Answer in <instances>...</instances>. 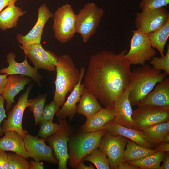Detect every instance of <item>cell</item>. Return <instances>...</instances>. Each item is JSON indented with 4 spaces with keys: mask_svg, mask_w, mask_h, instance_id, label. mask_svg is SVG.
<instances>
[{
    "mask_svg": "<svg viewBox=\"0 0 169 169\" xmlns=\"http://www.w3.org/2000/svg\"><path fill=\"white\" fill-rule=\"evenodd\" d=\"M25 149L29 157L35 161H44L57 164L58 160L53 154L52 149L45 143V138L33 136L28 132L23 137Z\"/></svg>",
    "mask_w": 169,
    "mask_h": 169,
    "instance_id": "cell-14",
    "label": "cell"
},
{
    "mask_svg": "<svg viewBox=\"0 0 169 169\" xmlns=\"http://www.w3.org/2000/svg\"><path fill=\"white\" fill-rule=\"evenodd\" d=\"M79 102L77 113L83 115L87 119L102 108L96 97L85 87Z\"/></svg>",
    "mask_w": 169,
    "mask_h": 169,
    "instance_id": "cell-24",
    "label": "cell"
},
{
    "mask_svg": "<svg viewBox=\"0 0 169 169\" xmlns=\"http://www.w3.org/2000/svg\"><path fill=\"white\" fill-rule=\"evenodd\" d=\"M129 51L125 57L131 64H145L146 62L155 56L156 52L151 44L147 34L138 30H133Z\"/></svg>",
    "mask_w": 169,
    "mask_h": 169,
    "instance_id": "cell-7",
    "label": "cell"
},
{
    "mask_svg": "<svg viewBox=\"0 0 169 169\" xmlns=\"http://www.w3.org/2000/svg\"><path fill=\"white\" fill-rule=\"evenodd\" d=\"M33 86L32 84L27 87L26 90L19 97L17 104L8 113L7 119L3 120L1 126L3 134L8 131H15L23 138L28 132V131L23 128L22 119L24 110L29 105L28 97Z\"/></svg>",
    "mask_w": 169,
    "mask_h": 169,
    "instance_id": "cell-12",
    "label": "cell"
},
{
    "mask_svg": "<svg viewBox=\"0 0 169 169\" xmlns=\"http://www.w3.org/2000/svg\"><path fill=\"white\" fill-rule=\"evenodd\" d=\"M147 35L152 47L156 48L161 57H163L164 47L169 37V18L158 29Z\"/></svg>",
    "mask_w": 169,
    "mask_h": 169,
    "instance_id": "cell-28",
    "label": "cell"
},
{
    "mask_svg": "<svg viewBox=\"0 0 169 169\" xmlns=\"http://www.w3.org/2000/svg\"><path fill=\"white\" fill-rule=\"evenodd\" d=\"M0 169H9L8 154L1 150H0Z\"/></svg>",
    "mask_w": 169,
    "mask_h": 169,
    "instance_id": "cell-38",
    "label": "cell"
},
{
    "mask_svg": "<svg viewBox=\"0 0 169 169\" xmlns=\"http://www.w3.org/2000/svg\"><path fill=\"white\" fill-rule=\"evenodd\" d=\"M8 75L6 74H0V95L3 93L7 83Z\"/></svg>",
    "mask_w": 169,
    "mask_h": 169,
    "instance_id": "cell-41",
    "label": "cell"
},
{
    "mask_svg": "<svg viewBox=\"0 0 169 169\" xmlns=\"http://www.w3.org/2000/svg\"><path fill=\"white\" fill-rule=\"evenodd\" d=\"M20 47L36 68L43 69L49 71L56 70L58 57L54 52L45 50L41 43L21 45Z\"/></svg>",
    "mask_w": 169,
    "mask_h": 169,
    "instance_id": "cell-13",
    "label": "cell"
},
{
    "mask_svg": "<svg viewBox=\"0 0 169 169\" xmlns=\"http://www.w3.org/2000/svg\"><path fill=\"white\" fill-rule=\"evenodd\" d=\"M130 89L129 85L116 101L112 120L121 126L134 129V124L131 117L133 110L129 98Z\"/></svg>",
    "mask_w": 169,
    "mask_h": 169,
    "instance_id": "cell-17",
    "label": "cell"
},
{
    "mask_svg": "<svg viewBox=\"0 0 169 169\" xmlns=\"http://www.w3.org/2000/svg\"><path fill=\"white\" fill-rule=\"evenodd\" d=\"M47 94L41 95L35 98L28 100V107L33 113L34 119V125H37L41 120Z\"/></svg>",
    "mask_w": 169,
    "mask_h": 169,
    "instance_id": "cell-30",
    "label": "cell"
},
{
    "mask_svg": "<svg viewBox=\"0 0 169 169\" xmlns=\"http://www.w3.org/2000/svg\"><path fill=\"white\" fill-rule=\"evenodd\" d=\"M103 8L94 2L86 3L76 14V33L80 34L83 41L86 43L95 33L104 14Z\"/></svg>",
    "mask_w": 169,
    "mask_h": 169,
    "instance_id": "cell-5",
    "label": "cell"
},
{
    "mask_svg": "<svg viewBox=\"0 0 169 169\" xmlns=\"http://www.w3.org/2000/svg\"><path fill=\"white\" fill-rule=\"evenodd\" d=\"M4 99L2 95H0V137L3 134L1 129V124L4 119L7 117L4 106Z\"/></svg>",
    "mask_w": 169,
    "mask_h": 169,
    "instance_id": "cell-37",
    "label": "cell"
},
{
    "mask_svg": "<svg viewBox=\"0 0 169 169\" xmlns=\"http://www.w3.org/2000/svg\"><path fill=\"white\" fill-rule=\"evenodd\" d=\"M15 54L12 52L7 55V62L8 66L0 69V73L6 74L8 75L13 74L22 75L31 77L38 84L40 83L42 77L35 67H32L28 64L26 56L24 61L18 63L15 60Z\"/></svg>",
    "mask_w": 169,
    "mask_h": 169,
    "instance_id": "cell-16",
    "label": "cell"
},
{
    "mask_svg": "<svg viewBox=\"0 0 169 169\" xmlns=\"http://www.w3.org/2000/svg\"><path fill=\"white\" fill-rule=\"evenodd\" d=\"M150 63L153 67L159 70L163 71V72L169 74V44L167 45V51L163 57L154 56L151 59Z\"/></svg>",
    "mask_w": 169,
    "mask_h": 169,
    "instance_id": "cell-34",
    "label": "cell"
},
{
    "mask_svg": "<svg viewBox=\"0 0 169 169\" xmlns=\"http://www.w3.org/2000/svg\"><path fill=\"white\" fill-rule=\"evenodd\" d=\"M26 12L15 5L10 4L0 13V29L3 31L16 28L19 18L24 15Z\"/></svg>",
    "mask_w": 169,
    "mask_h": 169,
    "instance_id": "cell-25",
    "label": "cell"
},
{
    "mask_svg": "<svg viewBox=\"0 0 169 169\" xmlns=\"http://www.w3.org/2000/svg\"><path fill=\"white\" fill-rule=\"evenodd\" d=\"M137 107L169 106V77L168 76L157 84L137 105Z\"/></svg>",
    "mask_w": 169,
    "mask_h": 169,
    "instance_id": "cell-18",
    "label": "cell"
},
{
    "mask_svg": "<svg viewBox=\"0 0 169 169\" xmlns=\"http://www.w3.org/2000/svg\"><path fill=\"white\" fill-rule=\"evenodd\" d=\"M76 169H94V166L92 165H89V166L85 165L83 161H81L78 165Z\"/></svg>",
    "mask_w": 169,
    "mask_h": 169,
    "instance_id": "cell-45",
    "label": "cell"
},
{
    "mask_svg": "<svg viewBox=\"0 0 169 169\" xmlns=\"http://www.w3.org/2000/svg\"><path fill=\"white\" fill-rule=\"evenodd\" d=\"M167 75L162 71L146 64L131 71L129 79V98L131 106L139 103Z\"/></svg>",
    "mask_w": 169,
    "mask_h": 169,
    "instance_id": "cell-2",
    "label": "cell"
},
{
    "mask_svg": "<svg viewBox=\"0 0 169 169\" xmlns=\"http://www.w3.org/2000/svg\"><path fill=\"white\" fill-rule=\"evenodd\" d=\"M129 140L122 136L112 135L106 131L102 136L99 148L107 156L110 169H117L124 162L125 148Z\"/></svg>",
    "mask_w": 169,
    "mask_h": 169,
    "instance_id": "cell-10",
    "label": "cell"
},
{
    "mask_svg": "<svg viewBox=\"0 0 169 169\" xmlns=\"http://www.w3.org/2000/svg\"><path fill=\"white\" fill-rule=\"evenodd\" d=\"M163 163L160 166V169H169V152H165V155L163 161Z\"/></svg>",
    "mask_w": 169,
    "mask_h": 169,
    "instance_id": "cell-43",
    "label": "cell"
},
{
    "mask_svg": "<svg viewBox=\"0 0 169 169\" xmlns=\"http://www.w3.org/2000/svg\"><path fill=\"white\" fill-rule=\"evenodd\" d=\"M7 154L9 169H29V162L26 158L15 153Z\"/></svg>",
    "mask_w": 169,
    "mask_h": 169,
    "instance_id": "cell-32",
    "label": "cell"
},
{
    "mask_svg": "<svg viewBox=\"0 0 169 169\" xmlns=\"http://www.w3.org/2000/svg\"><path fill=\"white\" fill-rule=\"evenodd\" d=\"M0 138V150L10 151L27 159L29 156L25 149L23 138L15 131L4 133Z\"/></svg>",
    "mask_w": 169,
    "mask_h": 169,
    "instance_id": "cell-22",
    "label": "cell"
},
{
    "mask_svg": "<svg viewBox=\"0 0 169 169\" xmlns=\"http://www.w3.org/2000/svg\"><path fill=\"white\" fill-rule=\"evenodd\" d=\"M53 17L52 29L56 39L62 43L70 41L76 33V14L71 5L66 3L59 7Z\"/></svg>",
    "mask_w": 169,
    "mask_h": 169,
    "instance_id": "cell-6",
    "label": "cell"
},
{
    "mask_svg": "<svg viewBox=\"0 0 169 169\" xmlns=\"http://www.w3.org/2000/svg\"><path fill=\"white\" fill-rule=\"evenodd\" d=\"M165 155V151H158L143 159L126 162L136 166L139 169H160Z\"/></svg>",
    "mask_w": 169,
    "mask_h": 169,
    "instance_id": "cell-29",
    "label": "cell"
},
{
    "mask_svg": "<svg viewBox=\"0 0 169 169\" xmlns=\"http://www.w3.org/2000/svg\"><path fill=\"white\" fill-rule=\"evenodd\" d=\"M163 141L166 143H169V133H168L164 137Z\"/></svg>",
    "mask_w": 169,
    "mask_h": 169,
    "instance_id": "cell-46",
    "label": "cell"
},
{
    "mask_svg": "<svg viewBox=\"0 0 169 169\" xmlns=\"http://www.w3.org/2000/svg\"><path fill=\"white\" fill-rule=\"evenodd\" d=\"M44 166L42 162L39 161L31 160L29 162V169H43Z\"/></svg>",
    "mask_w": 169,
    "mask_h": 169,
    "instance_id": "cell-40",
    "label": "cell"
},
{
    "mask_svg": "<svg viewBox=\"0 0 169 169\" xmlns=\"http://www.w3.org/2000/svg\"><path fill=\"white\" fill-rule=\"evenodd\" d=\"M117 169H139L136 165L124 161L117 167Z\"/></svg>",
    "mask_w": 169,
    "mask_h": 169,
    "instance_id": "cell-42",
    "label": "cell"
},
{
    "mask_svg": "<svg viewBox=\"0 0 169 169\" xmlns=\"http://www.w3.org/2000/svg\"><path fill=\"white\" fill-rule=\"evenodd\" d=\"M53 16L52 13L45 4L41 5L38 10V19L34 27L25 35L17 34L16 36L17 40L23 46L41 43L44 27Z\"/></svg>",
    "mask_w": 169,
    "mask_h": 169,
    "instance_id": "cell-15",
    "label": "cell"
},
{
    "mask_svg": "<svg viewBox=\"0 0 169 169\" xmlns=\"http://www.w3.org/2000/svg\"><path fill=\"white\" fill-rule=\"evenodd\" d=\"M126 50L116 54L103 50L92 55L85 73L84 87L105 108L114 109L119 97L129 85L131 64Z\"/></svg>",
    "mask_w": 169,
    "mask_h": 169,
    "instance_id": "cell-1",
    "label": "cell"
},
{
    "mask_svg": "<svg viewBox=\"0 0 169 169\" xmlns=\"http://www.w3.org/2000/svg\"><path fill=\"white\" fill-rule=\"evenodd\" d=\"M141 131L152 148L162 142L164 137L169 133V121L157 124Z\"/></svg>",
    "mask_w": 169,
    "mask_h": 169,
    "instance_id": "cell-26",
    "label": "cell"
},
{
    "mask_svg": "<svg viewBox=\"0 0 169 169\" xmlns=\"http://www.w3.org/2000/svg\"><path fill=\"white\" fill-rule=\"evenodd\" d=\"M30 81L27 76L20 74L10 75L8 77L6 84L2 94L6 101V109L10 110L14 102L15 96L24 89L25 85Z\"/></svg>",
    "mask_w": 169,
    "mask_h": 169,
    "instance_id": "cell-21",
    "label": "cell"
},
{
    "mask_svg": "<svg viewBox=\"0 0 169 169\" xmlns=\"http://www.w3.org/2000/svg\"><path fill=\"white\" fill-rule=\"evenodd\" d=\"M59 128L54 134L45 139L54 150L58 162L59 169H67V161L69 158L68 152L67 142L73 133L72 127L65 119H58Z\"/></svg>",
    "mask_w": 169,
    "mask_h": 169,
    "instance_id": "cell-8",
    "label": "cell"
},
{
    "mask_svg": "<svg viewBox=\"0 0 169 169\" xmlns=\"http://www.w3.org/2000/svg\"><path fill=\"white\" fill-rule=\"evenodd\" d=\"M125 150L124 161L125 162L136 161L143 159L158 151L155 149L140 146L129 140Z\"/></svg>",
    "mask_w": 169,
    "mask_h": 169,
    "instance_id": "cell-27",
    "label": "cell"
},
{
    "mask_svg": "<svg viewBox=\"0 0 169 169\" xmlns=\"http://www.w3.org/2000/svg\"><path fill=\"white\" fill-rule=\"evenodd\" d=\"M83 161L91 162L97 169H110L106 155L99 148L95 149L90 154L84 157Z\"/></svg>",
    "mask_w": 169,
    "mask_h": 169,
    "instance_id": "cell-31",
    "label": "cell"
},
{
    "mask_svg": "<svg viewBox=\"0 0 169 169\" xmlns=\"http://www.w3.org/2000/svg\"><path fill=\"white\" fill-rule=\"evenodd\" d=\"M114 109L103 108L90 118L87 119L82 126L83 131L90 132L103 129L105 125L113 120L114 115Z\"/></svg>",
    "mask_w": 169,
    "mask_h": 169,
    "instance_id": "cell-23",
    "label": "cell"
},
{
    "mask_svg": "<svg viewBox=\"0 0 169 169\" xmlns=\"http://www.w3.org/2000/svg\"><path fill=\"white\" fill-rule=\"evenodd\" d=\"M106 132L104 129L93 132L83 131L69 140V163L72 168L76 169L84 157L99 148L101 139Z\"/></svg>",
    "mask_w": 169,
    "mask_h": 169,
    "instance_id": "cell-4",
    "label": "cell"
},
{
    "mask_svg": "<svg viewBox=\"0 0 169 169\" xmlns=\"http://www.w3.org/2000/svg\"><path fill=\"white\" fill-rule=\"evenodd\" d=\"M59 106L54 101L44 107L41 120L53 121L54 115L59 109Z\"/></svg>",
    "mask_w": 169,
    "mask_h": 169,
    "instance_id": "cell-36",
    "label": "cell"
},
{
    "mask_svg": "<svg viewBox=\"0 0 169 169\" xmlns=\"http://www.w3.org/2000/svg\"><path fill=\"white\" fill-rule=\"evenodd\" d=\"M169 18V12L165 7L145 9L136 13L134 24L137 30L148 34L158 29Z\"/></svg>",
    "mask_w": 169,
    "mask_h": 169,
    "instance_id": "cell-11",
    "label": "cell"
},
{
    "mask_svg": "<svg viewBox=\"0 0 169 169\" xmlns=\"http://www.w3.org/2000/svg\"><path fill=\"white\" fill-rule=\"evenodd\" d=\"M155 147L154 149L157 151H169V143L162 141Z\"/></svg>",
    "mask_w": 169,
    "mask_h": 169,
    "instance_id": "cell-39",
    "label": "cell"
},
{
    "mask_svg": "<svg viewBox=\"0 0 169 169\" xmlns=\"http://www.w3.org/2000/svg\"><path fill=\"white\" fill-rule=\"evenodd\" d=\"M39 129L37 135L38 137L46 138L55 133L58 130L59 125L54 123L53 121L41 120L38 123Z\"/></svg>",
    "mask_w": 169,
    "mask_h": 169,
    "instance_id": "cell-33",
    "label": "cell"
},
{
    "mask_svg": "<svg viewBox=\"0 0 169 169\" xmlns=\"http://www.w3.org/2000/svg\"><path fill=\"white\" fill-rule=\"evenodd\" d=\"M103 129L112 135L122 136L140 146L147 148H152L141 130L121 126L115 123L112 120L106 123Z\"/></svg>",
    "mask_w": 169,
    "mask_h": 169,
    "instance_id": "cell-20",
    "label": "cell"
},
{
    "mask_svg": "<svg viewBox=\"0 0 169 169\" xmlns=\"http://www.w3.org/2000/svg\"><path fill=\"white\" fill-rule=\"evenodd\" d=\"M80 72L81 75L79 81L71 92L70 94L68 97L66 101L64 103L62 108L56 113L58 119H65L68 116L69 121H70L77 113L78 105H76V104L79 102L84 88V83H81L85 72V69L84 67H81Z\"/></svg>",
    "mask_w": 169,
    "mask_h": 169,
    "instance_id": "cell-19",
    "label": "cell"
},
{
    "mask_svg": "<svg viewBox=\"0 0 169 169\" xmlns=\"http://www.w3.org/2000/svg\"><path fill=\"white\" fill-rule=\"evenodd\" d=\"M169 4V0H141L139 7L141 9H155L164 6Z\"/></svg>",
    "mask_w": 169,
    "mask_h": 169,
    "instance_id": "cell-35",
    "label": "cell"
},
{
    "mask_svg": "<svg viewBox=\"0 0 169 169\" xmlns=\"http://www.w3.org/2000/svg\"><path fill=\"white\" fill-rule=\"evenodd\" d=\"M131 117L134 129L141 130L169 121V106H139L133 110Z\"/></svg>",
    "mask_w": 169,
    "mask_h": 169,
    "instance_id": "cell-9",
    "label": "cell"
},
{
    "mask_svg": "<svg viewBox=\"0 0 169 169\" xmlns=\"http://www.w3.org/2000/svg\"><path fill=\"white\" fill-rule=\"evenodd\" d=\"M18 0H0V13L6 6L15 3Z\"/></svg>",
    "mask_w": 169,
    "mask_h": 169,
    "instance_id": "cell-44",
    "label": "cell"
},
{
    "mask_svg": "<svg viewBox=\"0 0 169 169\" xmlns=\"http://www.w3.org/2000/svg\"><path fill=\"white\" fill-rule=\"evenodd\" d=\"M56 71L54 100L60 107L64 104L67 94L71 92L78 83L81 74L71 57L68 54L58 57Z\"/></svg>",
    "mask_w": 169,
    "mask_h": 169,
    "instance_id": "cell-3",
    "label": "cell"
}]
</instances>
